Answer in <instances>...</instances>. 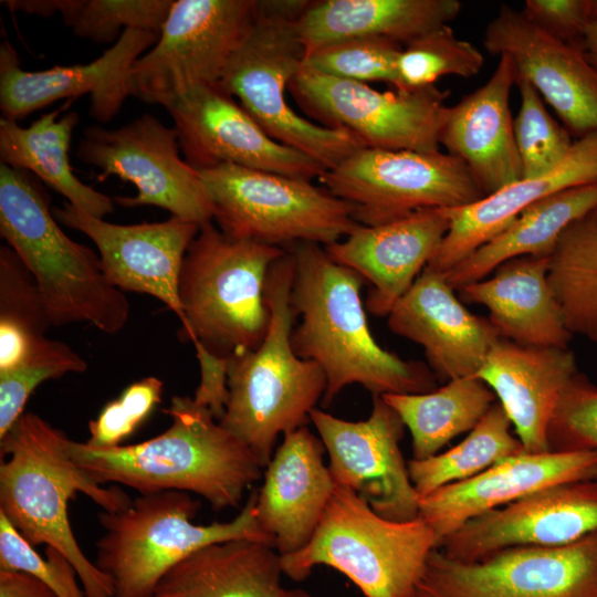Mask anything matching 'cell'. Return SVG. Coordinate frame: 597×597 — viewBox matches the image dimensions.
Instances as JSON below:
<instances>
[{
	"instance_id": "cell-1",
	"label": "cell",
	"mask_w": 597,
	"mask_h": 597,
	"mask_svg": "<svg viewBox=\"0 0 597 597\" xmlns=\"http://www.w3.org/2000/svg\"><path fill=\"white\" fill-rule=\"evenodd\" d=\"M285 249L294 259L291 304L300 318L292 331V347L323 369L325 406L353 384L373 396L436 389L430 368L404 360L374 338L360 297L364 279L358 273L336 263L318 243L297 242Z\"/></svg>"
},
{
	"instance_id": "cell-2",
	"label": "cell",
	"mask_w": 597,
	"mask_h": 597,
	"mask_svg": "<svg viewBox=\"0 0 597 597\" xmlns=\"http://www.w3.org/2000/svg\"><path fill=\"white\" fill-rule=\"evenodd\" d=\"M163 412L171 423L154 438L106 449L69 438V455L103 485H125L139 494L187 492L214 511L239 507L264 469L251 449L193 397L174 396Z\"/></svg>"
},
{
	"instance_id": "cell-3",
	"label": "cell",
	"mask_w": 597,
	"mask_h": 597,
	"mask_svg": "<svg viewBox=\"0 0 597 597\" xmlns=\"http://www.w3.org/2000/svg\"><path fill=\"white\" fill-rule=\"evenodd\" d=\"M69 437L28 411L0 439V514L32 546L62 553L75 568L87 597H113L109 578L82 551L70 523L77 493L102 511L116 512L133 499L118 485L93 481L70 458Z\"/></svg>"
},
{
	"instance_id": "cell-4",
	"label": "cell",
	"mask_w": 597,
	"mask_h": 597,
	"mask_svg": "<svg viewBox=\"0 0 597 597\" xmlns=\"http://www.w3.org/2000/svg\"><path fill=\"white\" fill-rule=\"evenodd\" d=\"M0 234L32 274L52 326L86 322L106 334L126 326L130 304L107 281L100 255L64 233L48 196L27 171L4 164Z\"/></svg>"
},
{
	"instance_id": "cell-5",
	"label": "cell",
	"mask_w": 597,
	"mask_h": 597,
	"mask_svg": "<svg viewBox=\"0 0 597 597\" xmlns=\"http://www.w3.org/2000/svg\"><path fill=\"white\" fill-rule=\"evenodd\" d=\"M294 259L289 249L266 280L270 325L261 345L228 359V400L222 427L243 441L263 468L280 433L304 427L326 390L315 362L292 347L295 314L291 304Z\"/></svg>"
},
{
	"instance_id": "cell-6",
	"label": "cell",
	"mask_w": 597,
	"mask_h": 597,
	"mask_svg": "<svg viewBox=\"0 0 597 597\" xmlns=\"http://www.w3.org/2000/svg\"><path fill=\"white\" fill-rule=\"evenodd\" d=\"M286 249L200 226L179 277L181 341L229 359L256 349L270 325L266 280Z\"/></svg>"
},
{
	"instance_id": "cell-7",
	"label": "cell",
	"mask_w": 597,
	"mask_h": 597,
	"mask_svg": "<svg viewBox=\"0 0 597 597\" xmlns=\"http://www.w3.org/2000/svg\"><path fill=\"white\" fill-rule=\"evenodd\" d=\"M256 491L230 521L196 524L200 502L190 493L139 494L123 510L102 511L96 566L109 578L113 597H154L160 579L179 562L214 543L250 540L274 547L258 522Z\"/></svg>"
},
{
	"instance_id": "cell-8",
	"label": "cell",
	"mask_w": 597,
	"mask_h": 597,
	"mask_svg": "<svg viewBox=\"0 0 597 597\" xmlns=\"http://www.w3.org/2000/svg\"><path fill=\"white\" fill-rule=\"evenodd\" d=\"M436 548L438 537L419 515L387 520L354 491L335 484L308 543L280 559L283 574L295 582L323 565L346 576L365 597H416Z\"/></svg>"
},
{
	"instance_id": "cell-9",
	"label": "cell",
	"mask_w": 597,
	"mask_h": 597,
	"mask_svg": "<svg viewBox=\"0 0 597 597\" xmlns=\"http://www.w3.org/2000/svg\"><path fill=\"white\" fill-rule=\"evenodd\" d=\"M305 0L259 1L255 21L231 59L220 86L274 140L310 156L326 170L363 145L350 133L317 125L289 105L286 91L302 69L305 48L296 21Z\"/></svg>"
},
{
	"instance_id": "cell-10",
	"label": "cell",
	"mask_w": 597,
	"mask_h": 597,
	"mask_svg": "<svg viewBox=\"0 0 597 597\" xmlns=\"http://www.w3.org/2000/svg\"><path fill=\"white\" fill-rule=\"evenodd\" d=\"M211 196L213 220L228 235L287 248L329 245L359 223L352 207L312 181L220 165L199 170Z\"/></svg>"
},
{
	"instance_id": "cell-11",
	"label": "cell",
	"mask_w": 597,
	"mask_h": 597,
	"mask_svg": "<svg viewBox=\"0 0 597 597\" xmlns=\"http://www.w3.org/2000/svg\"><path fill=\"white\" fill-rule=\"evenodd\" d=\"M255 0H174L155 45L133 65L130 95L170 107L220 85L258 13Z\"/></svg>"
},
{
	"instance_id": "cell-12",
	"label": "cell",
	"mask_w": 597,
	"mask_h": 597,
	"mask_svg": "<svg viewBox=\"0 0 597 597\" xmlns=\"http://www.w3.org/2000/svg\"><path fill=\"white\" fill-rule=\"evenodd\" d=\"M347 202L362 226H378L421 209H451L484 197L465 165L438 151L362 147L318 178Z\"/></svg>"
},
{
	"instance_id": "cell-13",
	"label": "cell",
	"mask_w": 597,
	"mask_h": 597,
	"mask_svg": "<svg viewBox=\"0 0 597 597\" xmlns=\"http://www.w3.org/2000/svg\"><path fill=\"white\" fill-rule=\"evenodd\" d=\"M289 90L308 116L325 127L350 133L363 147L440 150L449 92L436 85L381 92L367 83L328 76L302 66Z\"/></svg>"
},
{
	"instance_id": "cell-14",
	"label": "cell",
	"mask_w": 597,
	"mask_h": 597,
	"mask_svg": "<svg viewBox=\"0 0 597 597\" xmlns=\"http://www.w3.org/2000/svg\"><path fill=\"white\" fill-rule=\"evenodd\" d=\"M76 156L100 169L98 181L116 176L136 187V196L114 198L122 207L155 206L199 226L213 220L211 196L199 171L181 159L176 128L150 114L118 128L87 127Z\"/></svg>"
},
{
	"instance_id": "cell-15",
	"label": "cell",
	"mask_w": 597,
	"mask_h": 597,
	"mask_svg": "<svg viewBox=\"0 0 597 597\" xmlns=\"http://www.w3.org/2000/svg\"><path fill=\"white\" fill-rule=\"evenodd\" d=\"M416 597H597V535L514 546L474 562L430 554Z\"/></svg>"
},
{
	"instance_id": "cell-16",
	"label": "cell",
	"mask_w": 597,
	"mask_h": 597,
	"mask_svg": "<svg viewBox=\"0 0 597 597\" xmlns=\"http://www.w3.org/2000/svg\"><path fill=\"white\" fill-rule=\"evenodd\" d=\"M335 484L354 491L380 516L406 522L419 515L420 496L400 450L406 426L381 396L369 417L349 421L314 408L310 413Z\"/></svg>"
},
{
	"instance_id": "cell-17",
	"label": "cell",
	"mask_w": 597,
	"mask_h": 597,
	"mask_svg": "<svg viewBox=\"0 0 597 597\" xmlns=\"http://www.w3.org/2000/svg\"><path fill=\"white\" fill-rule=\"evenodd\" d=\"M167 111L185 160L198 171L234 165L312 181L326 170L271 138L220 85L197 88Z\"/></svg>"
},
{
	"instance_id": "cell-18",
	"label": "cell",
	"mask_w": 597,
	"mask_h": 597,
	"mask_svg": "<svg viewBox=\"0 0 597 597\" xmlns=\"http://www.w3.org/2000/svg\"><path fill=\"white\" fill-rule=\"evenodd\" d=\"M159 38L158 32L126 29L101 56L86 64L55 65L25 71L9 41L0 46V109L2 118L18 122L60 101L90 95L91 116L106 124L130 96L129 74L134 63Z\"/></svg>"
},
{
	"instance_id": "cell-19",
	"label": "cell",
	"mask_w": 597,
	"mask_h": 597,
	"mask_svg": "<svg viewBox=\"0 0 597 597\" xmlns=\"http://www.w3.org/2000/svg\"><path fill=\"white\" fill-rule=\"evenodd\" d=\"M52 213L57 222L93 241L104 274L113 286L158 298L182 324L179 277L199 224L175 216L161 222L117 224L69 202L53 207Z\"/></svg>"
},
{
	"instance_id": "cell-20",
	"label": "cell",
	"mask_w": 597,
	"mask_h": 597,
	"mask_svg": "<svg viewBox=\"0 0 597 597\" xmlns=\"http://www.w3.org/2000/svg\"><path fill=\"white\" fill-rule=\"evenodd\" d=\"M597 535V478L556 484L474 517L446 537L450 558L474 562L514 546H563Z\"/></svg>"
},
{
	"instance_id": "cell-21",
	"label": "cell",
	"mask_w": 597,
	"mask_h": 597,
	"mask_svg": "<svg viewBox=\"0 0 597 597\" xmlns=\"http://www.w3.org/2000/svg\"><path fill=\"white\" fill-rule=\"evenodd\" d=\"M488 52L507 55L526 80L579 137L597 130V70L582 48L564 43L502 4L484 30ZM578 137V138H579Z\"/></svg>"
},
{
	"instance_id": "cell-22",
	"label": "cell",
	"mask_w": 597,
	"mask_h": 597,
	"mask_svg": "<svg viewBox=\"0 0 597 597\" xmlns=\"http://www.w3.org/2000/svg\"><path fill=\"white\" fill-rule=\"evenodd\" d=\"M597 478V451L520 452L420 499L419 516L442 541L470 520L540 490Z\"/></svg>"
},
{
	"instance_id": "cell-23",
	"label": "cell",
	"mask_w": 597,
	"mask_h": 597,
	"mask_svg": "<svg viewBox=\"0 0 597 597\" xmlns=\"http://www.w3.org/2000/svg\"><path fill=\"white\" fill-rule=\"evenodd\" d=\"M397 335L421 345L441 380L476 376L501 337L489 318L472 314L444 274L428 266L388 314Z\"/></svg>"
},
{
	"instance_id": "cell-24",
	"label": "cell",
	"mask_w": 597,
	"mask_h": 597,
	"mask_svg": "<svg viewBox=\"0 0 597 597\" xmlns=\"http://www.w3.org/2000/svg\"><path fill=\"white\" fill-rule=\"evenodd\" d=\"M449 229L442 209H421L378 226L359 224L342 241L324 247L373 289L366 308L374 316H388L437 252Z\"/></svg>"
},
{
	"instance_id": "cell-25",
	"label": "cell",
	"mask_w": 597,
	"mask_h": 597,
	"mask_svg": "<svg viewBox=\"0 0 597 597\" xmlns=\"http://www.w3.org/2000/svg\"><path fill=\"white\" fill-rule=\"evenodd\" d=\"M324 451L320 437L304 426L283 434L264 468L256 517L280 556L308 543L332 498L335 482L324 463Z\"/></svg>"
},
{
	"instance_id": "cell-26",
	"label": "cell",
	"mask_w": 597,
	"mask_h": 597,
	"mask_svg": "<svg viewBox=\"0 0 597 597\" xmlns=\"http://www.w3.org/2000/svg\"><path fill=\"white\" fill-rule=\"evenodd\" d=\"M578 373L568 347L523 346L500 337L476 377L494 392L524 451L546 452L557 405Z\"/></svg>"
},
{
	"instance_id": "cell-27",
	"label": "cell",
	"mask_w": 597,
	"mask_h": 597,
	"mask_svg": "<svg viewBox=\"0 0 597 597\" xmlns=\"http://www.w3.org/2000/svg\"><path fill=\"white\" fill-rule=\"evenodd\" d=\"M516 76L513 61L500 55L490 78L449 107L440 134V145L465 165L484 196L523 178L510 109Z\"/></svg>"
},
{
	"instance_id": "cell-28",
	"label": "cell",
	"mask_w": 597,
	"mask_h": 597,
	"mask_svg": "<svg viewBox=\"0 0 597 597\" xmlns=\"http://www.w3.org/2000/svg\"><path fill=\"white\" fill-rule=\"evenodd\" d=\"M595 181L597 130L574 142L565 159L549 172L521 178L469 205L442 209L449 219V229L427 266L446 274L538 200Z\"/></svg>"
},
{
	"instance_id": "cell-29",
	"label": "cell",
	"mask_w": 597,
	"mask_h": 597,
	"mask_svg": "<svg viewBox=\"0 0 597 597\" xmlns=\"http://www.w3.org/2000/svg\"><path fill=\"white\" fill-rule=\"evenodd\" d=\"M490 279L459 289L465 303L484 305L503 338L523 346L567 348L568 331L548 283V255H524L502 263Z\"/></svg>"
},
{
	"instance_id": "cell-30",
	"label": "cell",
	"mask_w": 597,
	"mask_h": 597,
	"mask_svg": "<svg viewBox=\"0 0 597 597\" xmlns=\"http://www.w3.org/2000/svg\"><path fill=\"white\" fill-rule=\"evenodd\" d=\"M461 7L458 0L310 1L296 28L305 52L350 38H383L402 45L448 24Z\"/></svg>"
},
{
	"instance_id": "cell-31",
	"label": "cell",
	"mask_w": 597,
	"mask_h": 597,
	"mask_svg": "<svg viewBox=\"0 0 597 597\" xmlns=\"http://www.w3.org/2000/svg\"><path fill=\"white\" fill-rule=\"evenodd\" d=\"M283 575L280 554L269 544L214 543L175 565L154 597H271L282 588Z\"/></svg>"
},
{
	"instance_id": "cell-32",
	"label": "cell",
	"mask_w": 597,
	"mask_h": 597,
	"mask_svg": "<svg viewBox=\"0 0 597 597\" xmlns=\"http://www.w3.org/2000/svg\"><path fill=\"white\" fill-rule=\"evenodd\" d=\"M73 101L41 115L28 127L0 119V159L11 168L32 172L61 193L67 202L85 212L104 218L114 211V200L82 182L70 164L72 134L80 122Z\"/></svg>"
},
{
	"instance_id": "cell-33",
	"label": "cell",
	"mask_w": 597,
	"mask_h": 597,
	"mask_svg": "<svg viewBox=\"0 0 597 597\" xmlns=\"http://www.w3.org/2000/svg\"><path fill=\"white\" fill-rule=\"evenodd\" d=\"M597 208V181L552 193L525 209L506 229L444 274L459 290L485 279L502 263L524 255H549L563 231Z\"/></svg>"
},
{
	"instance_id": "cell-34",
	"label": "cell",
	"mask_w": 597,
	"mask_h": 597,
	"mask_svg": "<svg viewBox=\"0 0 597 597\" xmlns=\"http://www.w3.org/2000/svg\"><path fill=\"white\" fill-rule=\"evenodd\" d=\"M381 397L409 430L417 460L439 453L453 438L470 432L496 402L494 392L476 376L449 380L429 392Z\"/></svg>"
},
{
	"instance_id": "cell-35",
	"label": "cell",
	"mask_w": 597,
	"mask_h": 597,
	"mask_svg": "<svg viewBox=\"0 0 597 597\" xmlns=\"http://www.w3.org/2000/svg\"><path fill=\"white\" fill-rule=\"evenodd\" d=\"M548 283L568 331L597 342V208L558 238L548 255Z\"/></svg>"
},
{
	"instance_id": "cell-36",
	"label": "cell",
	"mask_w": 597,
	"mask_h": 597,
	"mask_svg": "<svg viewBox=\"0 0 597 597\" xmlns=\"http://www.w3.org/2000/svg\"><path fill=\"white\" fill-rule=\"evenodd\" d=\"M511 420L499 401L458 444L423 460L407 462L410 480L420 499L448 484L462 482L499 461L524 451L511 432Z\"/></svg>"
},
{
	"instance_id": "cell-37",
	"label": "cell",
	"mask_w": 597,
	"mask_h": 597,
	"mask_svg": "<svg viewBox=\"0 0 597 597\" xmlns=\"http://www.w3.org/2000/svg\"><path fill=\"white\" fill-rule=\"evenodd\" d=\"M1 3L11 11L45 18L59 13L77 36L115 43L126 29L160 33L174 0H7Z\"/></svg>"
},
{
	"instance_id": "cell-38",
	"label": "cell",
	"mask_w": 597,
	"mask_h": 597,
	"mask_svg": "<svg viewBox=\"0 0 597 597\" xmlns=\"http://www.w3.org/2000/svg\"><path fill=\"white\" fill-rule=\"evenodd\" d=\"M51 326L32 274L9 245H1L0 373L23 362Z\"/></svg>"
},
{
	"instance_id": "cell-39",
	"label": "cell",
	"mask_w": 597,
	"mask_h": 597,
	"mask_svg": "<svg viewBox=\"0 0 597 597\" xmlns=\"http://www.w3.org/2000/svg\"><path fill=\"white\" fill-rule=\"evenodd\" d=\"M481 51L459 39L449 24L436 28L402 46L397 62L399 91L434 85L442 76L469 78L483 66Z\"/></svg>"
},
{
	"instance_id": "cell-40",
	"label": "cell",
	"mask_w": 597,
	"mask_h": 597,
	"mask_svg": "<svg viewBox=\"0 0 597 597\" xmlns=\"http://www.w3.org/2000/svg\"><path fill=\"white\" fill-rule=\"evenodd\" d=\"M520 107L514 118L515 144L523 178L544 175L556 168L568 155L573 142L545 107L538 92L524 78L516 76Z\"/></svg>"
},
{
	"instance_id": "cell-41",
	"label": "cell",
	"mask_w": 597,
	"mask_h": 597,
	"mask_svg": "<svg viewBox=\"0 0 597 597\" xmlns=\"http://www.w3.org/2000/svg\"><path fill=\"white\" fill-rule=\"evenodd\" d=\"M87 364L71 346L44 338L19 365L0 373V439L23 415L32 392L44 381L82 374Z\"/></svg>"
},
{
	"instance_id": "cell-42",
	"label": "cell",
	"mask_w": 597,
	"mask_h": 597,
	"mask_svg": "<svg viewBox=\"0 0 597 597\" xmlns=\"http://www.w3.org/2000/svg\"><path fill=\"white\" fill-rule=\"evenodd\" d=\"M401 44L383 38H350L305 52L303 66L356 82L383 81L398 90L397 62Z\"/></svg>"
},
{
	"instance_id": "cell-43",
	"label": "cell",
	"mask_w": 597,
	"mask_h": 597,
	"mask_svg": "<svg viewBox=\"0 0 597 597\" xmlns=\"http://www.w3.org/2000/svg\"><path fill=\"white\" fill-rule=\"evenodd\" d=\"M0 570L24 572L50 588L57 597H87L71 562L57 549L45 546L36 552L0 514ZM81 583V582H80Z\"/></svg>"
},
{
	"instance_id": "cell-44",
	"label": "cell",
	"mask_w": 597,
	"mask_h": 597,
	"mask_svg": "<svg viewBox=\"0 0 597 597\" xmlns=\"http://www.w3.org/2000/svg\"><path fill=\"white\" fill-rule=\"evenodd\" d=\"M163 391L164 383L155 376L127 386L90 420V437L85 443L100 449L123 446L161 402Z\"/></svg>"
},
{
	"instance_id": "cell-45",
	"label": "cell",
	"mask_w": 597,
	"mask_h": 597,
	"mask_svg": "<svg viewBox=\"0 0 597 597\" xmlns=\"http://www.w3.org/2000/svg\"><path fill=\"white\" fill-rule=\"evenodd\" d=\"M547 439L551 451H597V387L580 373L564 390Z\"/></svg>"
},
{
	"instance_id": "cell-46",
	"label": "cell",
	"mask_w": 597,
	"mask_h": 597,
	"mask_svg": "<svg viewBox=\"0 0 597 597\" xmlns=\"http://www.w3.org/2000/svg\"><path fill=\"white\" fill-rule=\"evenodd\" d=\"M521 11L548 35L582 48L585 30L593 21V0H526Z\"/></svg>"
},
{
	"instance_id": "cell-47",
	"label": "cell",
	"mask_w": 597,
	"mask_h": 597,
	"mask_svg": "<svg viewBox=\"0 0 597 597\" xmlns=\"http://www.w3.org/2000/svg\"><path fill=\"white\" fill-rule=\"evenodd\" d=\"M193 346L200 368L193 399L220 421L228 400V359L211 354L199 343Z\"/></svg>"
},
{
	"instance_id": "cell-48",
	"label": "cell",
	"mask_w": 597,
	"mask_h": 597,
	"mask_svg": "<svg viewBox=\"0 0 597 597\" xmlns=\"http://www.w3.org/2000/svg\"><path fill=\"white\" fill-rule=\"evenodd\" d=\"M0 597H57L43 583L24 572L0 570Z\"/></svg>"
},
{
	"instance_id": "cell-49",
	"label": "cell",
	"mask_w": 597,
	"mask_h": 597,
	"mask_svg": "<svg viewBox=\"0 0 597 597\" xmlns=\"http://www.w3.org/2000/svg\"><path fill=\"white\" fill-rule=\"evenodd\" d=\"M582 50L590 64L597 70V22L591 21L584 33Z\"/></svg>"
},
{
	"instance_id": "cell-50",
	"label": "cell",
	"mask_w": 597,
	"mask_h": 597,
	"mask_svg": "<svg viewBox=\"0 0 597 597\" xmlns=\"http://www.w3.org/2000/svg\"><path fill=\"white\" fill-rule=\"evenodd\" d=\"M271 597H315V596H313L312 594L301 588L286 589L282 587Z\"/></svg>"
},
{
	"instance_id": "cell-51",
	"label": "cell",
	"mask_w": 597,
	"mask_h": 597,
	"mask_svg": "<svg viewBox=\"0 0 597 597\" xmlns=\"http://www.w3.org/2000/svg\"><path fill=\"white\" fill-rule=\"evenodd\" d=\"M593 21L597 22V0H593Z\"/></svg>"
}]
</instances>
